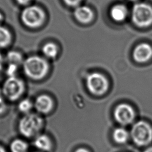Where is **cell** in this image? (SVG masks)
<instances>
[{
	"label": "cell",
	"instance_id": "cell-1",
	"mask_svg": "<svg viewBox=\"0 0 152 152\" xmlns=\"http://www.w3.org/2000/svg\"><path fill=\"white\" fill-rule=\"evenodd\" d=\"M24 73L29 78L33 80H40L48 74L49 65L47 61L39 56H31L23 63Z\"/></svg>",
	"mask_w": 152,
	"mask_h": 152
},
{
	"label": "cell",
	"instance_id": "cell-2",
	"mask_svg": "<svg viewBox=\"0 0 152 152\" xmlns=\"http://www.w3.org/2000/svg\"><path fill=\"white\" fill-rule=\"evenodd\" d=\"M44 125L42 116L37 113H29L24 115L19 120L18 129L21 135L31 138L39 135Z\"/></svg>",
	"mask_w": 152,
	"mask_h": 152
},
{
	"label": "cell",
	"instance_id": "cell-3",
	"mask_svg": "<svg viewBox=\"0 0 152 152\" xmlns=\"http://www.w3.org/2000/svg\"><path fill=\"white\" fill-rule=\"evenodd\" d=\"M25 84L24 81L17 77H8L3 83L1 92L4 97L10 101L18 100L24 93Z\"/></svg>",
	"mask_w": 152,
	"mask_h": 152
},
{
	"label": "cell",
	"instance_id": "cell-4",
	"mask_svg": "<svg viewBox=\"0 0 152 152\" xmlns=\"http://www.w3.org/2000/svg\"><path fill=\"white\" fill-rule=\"evenodd\" d=\"M131 19L140 27H147L152 24V7L140 2L134 5L131 11Z\"/></svg>",
	"mask_w": 152,
	"mask_h": 152
},
{
	"label": "cell",
	"instance_id": "cell-5",
	"mask_svg": "<svg viewBox=\"0 0 152 152\" xmlns=\"http://www.w3.org/2000/svg\"><path fill=\"white\" fill-rule=\"evenodd\" d=\"M21 19L23 24L27 27L36 28L43 24L45 14L43 10L37 6H28L21 12Z\"/></svg>",
	"mask_w": 152,
	"mask_h": 152
},
{
	"label": "cell",
	"instance_id": "cell-6",
	"mask_svg": "<svg viewBox=\"0 0 152 152\" xmlns=\"http://www.w3.org/2000/svg\"><path fill=\"white\" fill-rule=\"evenodd\" d=\"M131 136L137 145H146L152 141V128L144 121H138L132 126Z\"/></svg>",
	"mask_w": 152,
	"mask_h": 152
},
{
	"label": "cell",
	"instance_id": "cell-7",
	"mask_svg": "<svg viewBox=\"0 0 152 152\" xmlns=\"http://www.w3.org/2000/svg\"><path fill=\"white\" fill-rule=\"evenodd\" d=\"M86 84L88 90L92 94L97 96L103 94L109 86L106 78L99 72L90 74L87 77Z\"/></svg>",
	"mask_w": 152,
	"mask_h": 152
},
{
	"label": "cell",
	"instance_id": "cell-8",
	"mask_svg": "<svg viewBox=\"0 0 152 152\" xmlns=\"http://www.w3.org/2000/svg\"><path fill=\"white\" fill-rule=\"evenodd\" d=\"M114 116L118 123L122 125H128L133 121L135 113L131 106L122 103L119 104L115 108Z\"/></svg>",
	"mask_w": 152,
	"mask_h": 152
},
{
	"label": "cell",
	"instance_id": "cell-9",
	"mask_svg": "<svg viewBox=\"0 0 152 152\" xmlns=\"http://www.w3.org/2000/svg\"><path fill=\"white\" fill-rule=\"evenodd\" d=\"M34 108L37 113L42 115L49 113L53 109L54 102L52 98L45 94L37 96L33 102Z\"/></svg>",
	"mask_w": 152,
	"mask_h": 152
},
{
	"label": "cell",
	"instance_id": "cell-10",
	"mask_svg": "<svg viewBox=\"0 0 152 152\" xmlns=\"http://www.w3.org/2000/svg\"><path fill=\"white\" fill-rule=\"evenodd\" d=\"M132 55L136 62H146L152 57V48L147 43H140L134 48Z\"/></svg>",
	"mask_w": 152,
	"mask_h": 152
},
{
	"label": "cell",
	"instance_id": "cell-11",
	"mask_svg": "<svg viewBox=\"0 0 152 152\" xmlns=\"http://www.w3.org/2000/svg\"><path fill=\"white\" fill-rule=\"evenodd\" d=\"M74 15L76 20L82 24H88L93 18V11L86 6H78L74 12Z\"/></svg>",
	"mask_w": 152,
	"mask_h": 152
},
{
	"label": "cell",
	"instance_id": "cell-12",
	"mask_svg": "<svg viewBox=\"0 0 152 152\" xmlns=\"http://www.w3.org/2000/svg\"><path fill=\"white\" fill-rule=\"evenodd\" d=\"M33 144L37 149L44 152L50 151L53 147L50 138L45 134H39L34 137Z\"/></svg>",
	"mask_w": 152,
	"mask_h": 152
},
{
	"label": "cell",
	"instance_id": "cell-13",
	"mask_svg": "<svg viewBox=\"0 0 152 152\" xmlns=\"http://www.w3.org/2000/svg\"><path fill=\"white\" fill-rule=\"evenodd\" d=\"M128 15V10L123 4H116L112 7L110 10L111 18L116 22H121L125 20Z\"/></svg>",
	"mask_w": 152,
	"mask_h": 152
},
{
	"label": "cell",
	"instance_id": "cell-14",
	"mask_svg": "<svg viewBox=\"0 0 152 152\" xmlns=\"http://www.w3.org/2000/svg\"><path fill=\"white\" fill-rule=\"evenodd\" d=\"M28 145L24 140L16 138L12 140L10 145L11 152H27Z\"/></svg>",
	"mask_w": 152,
	"mask_h": 152
},
{
	"label": "cell",
	"instance_id": "cell-15",
	"mask_svg": "<svg viewBox=\"0 0 152 152\" xmlns=\"http://www.w3.org/2000/svg\"><path fill=\"white\" fill-rule=\"evenodd\" d=\"M42 52L46 57L53 59L58 53V48L56 45L53 43H47L43 45L42 48Z\"/></svg>",
	"mask_w": 152,
	"mask_h": 152
},
{
	"label": "cell",
	"instance_id": "cell-16",
	"mask_svg": "<svg viewBox=\"0 0 152 152\" xmlns=\"http://www.w3.org/2000/svg\"><path fill=\"white\" fill-rule=\"evenodd\" d=\"M113 137L117 143L123 144L127 141L129 138L128 131L123 128H116L113 133Z\"/></svg>",
	"mask_w": 152,
	"mask_h": 152
},
{
	"label": "cell",
	"instance_id": "cell-17",
	"mask_svg": "<svg viewBox=\"0 0 152 152\" xmlns=\"http://www.w3.org/2000/svg\"><path fill=\"white\" fill-rule=\"evenodd\" d=\"M11 40V34L5 27L0 25V48L8 46Z\"/></svg>",
	"mask_w": 152,
	"mask_h": 152
},
{
	"label": "cell",
	"instance_id": "cell-18",
	"mask_svg": "<svg viewBox=\"0 0 152 152\" xmlns=\"http://www.w3.org/2000/svg\"><path fill=\"white\" fill-rule=\"evenodd\" d=\"M6 61L8 64H14L17 66L23 64L24 62L22 55L20 53L16 51L9 52L7 55Z\"/></svg>",
	"mask_w": 152,
	"mask_h": 152
},
{
	"label": "cell",
	"instance_id": "cell-19",
	"mask_svg": "<svg viewBox=\"0 0 152 152\" xmlns=\"http://www.w3.org/2000/svg\"><path fill=\"white\" fill-rule=\"evenodd\" d=\"M18 110L24 115L30 113L31 109L34 107L33 102L28 99H24L20 100L18 104Z\"/></svg>",
	"mask_w": 152,
	"mask_h": 152
},
{
	"label": "cell",
	"instance_id": "cell-20",
	"mask_svg": "<svg viewBox=\"0 0 152 152\" xmlns=\"http://www.w3.org/2000/svg\"><path fill=\"white\" fill-rule=\"evenodd\" d=\"M18 66L14 64H8L6 69V74L8 75V77L15 76Z\"/></svg>",
	"mask_w": 152,
	"mask_h": 152
},
{
	"label": "cell",
	"instance_id": "cell-21",
	"mask_svg": "<svg viewBox=\"0 0 152 152\" xmlns=\"http://www.w3.org/2000/svg\"><path fill=\"white\" fill-rule=\"evenodd\" d=\"M64 2L68 6L77 7L78 6L82 0H63Z\"/></svg>",
	"mask_w": 152,
	"mask_h": 152
},
{
	"label": "cell",
	"instance_id": "cell-22",
	"mask_svg": "<svg viewBox=\"0 0 152 152\" xmlns=\"http://www.w3.org/2000/svg\"><path fill=\"white\" fill-rule=\"evenodd\" d=\"M19 4L22 5H25L28 4V3L30 1V0H15Z\"/></svg>",
	"mask_w": 152,
	"mask_h": 152
},
{
	"label": "cell",
	"instance_id": "cell-23",
	"mask_svg": "<svg viewBox=\"0 0 152 152\" xmlns=\"http://www.w3.org/2000/svg\"><path fill=\"white\" fill-rule=\"evenodd\" d=\"M3 64H4V59H3V57L2 56V55L0 54V72L2 69Z\"/></svg>",
	"mask_w": 152,
	"mask_h": 152
},
{
	"label": "cell",
	"instance_id": "cell-24",
	"mask_svg": "<svg viewBox=\"0 0 152 152\" xmlns=\"http://www.w3.org/2000/svg\"><path fill=\"white\" fill-rule=\"evenodd\" d=\"M75 152H89V151L87 150H86V148H80L77 149Z\"/></svg>",
	"mask_w": 152,
	"mask_h": 152
},
{
	"label": "cell",
	"instance_id": "cell-25",
	"mask_svg": "<svg viewBox=\"0 0 152 152\" xmlns=\"http://www.w3.org/2000/svg\"><path fill=\"white\" fill-rule=\"evenodd\" d=\"M144 152H152V147H150L145 149Z\"/></svg>",
	"mask_w": 152,
	"mask_h": 152
},
{
	"label": "cell",
	"instance_id": "cell-26",
	"mask_svg": "<svg viewBox=\"0 0 152 152\" xmlns=\"http://www.w3.org/2000/svg\"><path fill=\"white\" fill-rule=\"evenodd\" d=\"M0 152H6L5 148L1 145H0Z\"/></svg>",
	"mask_w": 152,
	"mask_h": 152
},
{
	"label": "cell",
	"instance_id": "cell-27",
	"mask_svg": "<svg viewBox=\"0 0 152 152\" xmlns=\"http://www.w3.org/2000/svg\"><path fill=\"white\" fill-rule=\"evenodd\" d=\"M2 20H3V17H2V14L0 13V24H1V22L2 21Z\"/></svg>",
	"mask_w": 152,
	"mask_h": 152
},
{
	"label": "cell",
	"instance_id": "cell-28",
	"mask_svg": "<svg viewBox=\"0 0 152 152\" xmlns=\"http://www.w3.org/2000/svg\"><path fill=\"white\" fill-rule=\"evenodd\" d=\"M131 1H137V0H131Z\"/></svg>",
	"mask_w": 152,
	"mask_h": 152
}]
</instances>
